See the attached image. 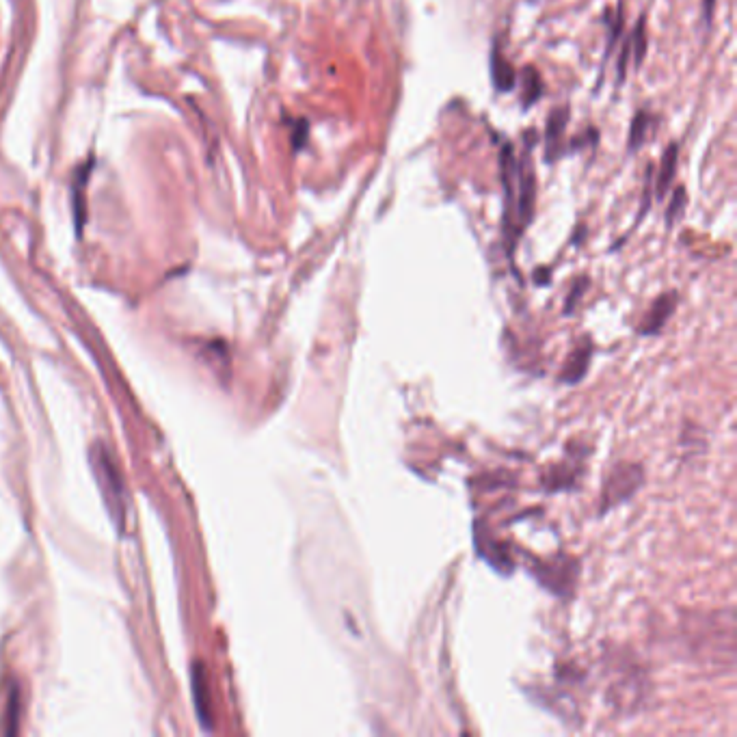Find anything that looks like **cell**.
I'll return each mask as SVG.
<instances>
[{"label":"cell","mask_w":737,"mask_h":737,"mask_svg":"<svg viewBox=\"0 0 737 737\" xmlns=\"http://www.w3.org/2000/svg\"><path fill=\"white\" fill-rule=\"evenodd\" d=\"M534 204H536V176H534V167H532V158L526 152L517 160V184H515V204H513V214L511 219L504 223V240H506V249L508 253L515 251V245L519 236L526 232V227L530 225L532 217H534Z\"/></svg>","instance_id":"1"},{"label":"cell","mask_w":737,"mask_h":737,"mask_svg":"<svg viewBox=\"0 0 737 737\" xmlns=\"http://www.w3.org/2000/svg\"><path fill=\"white\" fill-rule=\"evenodd\" d=\"M642 482H645V469L638 463L616 465L608 474L606 482H603L599 513L606 515L614 506H621L627 500H632L636 491L642 487Z\"/></svg>","instance_id":"2"},{"label":"cell","mask_w":737,"mask_h":737,"mask_svg":"<svg viewBox=\"0 0 737 737\" xmlns=\"http://www.w3.org/2000/svg\"><path fill=\"white\" fill-rule=\"evenodd\" d=\"M93 472H96L98 485L104 493V502L106 506H109L115 524L119 528H124L126 526L124 487H122V480H119L113 459L109 457V452H104L102 448H96V454H93Z\"/></svg>","instance_id":"3"},{"label":"cell","mask_w":737,"mask_h":737,"mask_svg":"<svg viewBox=\"0 0 737 737\" xmlns=\"http://www.w3.org/2000/svg\"><path fill=\"white\" fill-rule=\"evenodd\" d=\"M569 124V106H556V109L547 115L545 122V160L554 163L558 156L565 152V130Z\"/></svg>","instance_id":"4"},{"label":"cell","mask_w":737,"mask_h":737,"mask_svg":"<svg viewBox=\"0 0 737 737\" xmlns=\"http://www.w3.org/2000/svg\"><path fill=\"white\" fill-rule=\"evenodd\" d=\"M675 307H677V292H666L662 294V297L655 299L649 314L645 316V320H642L640 333H645V335L660 333L662 327L668 323L670 314L675 312Z\"/></svg>","instance_id":"5"},{"label":"cell","mask_w":737,"mask_h":737,"mask_svg":"<svg viewBox=\"0 0 737 737\" xmlns=\"http://www.w3.org/2000/svg\"><path fill=\"white\" fill-rule=\"evenodd\" d=\"M491 80H493V87L498 89L500 93L513 91L515 83H517L515 67H513L511 61H508L502 55L500 46H493V50H491Z\"/></svg>","instance_id":"6"},{"label":"cell","mask_w":737,"mask_h":737,"mask_svg":"<svg viewBox=\"0 0 737 737\" xmlns=\"http://www.w3.org/2000/svg\"><path fill=\"white\" fill-rule=\"evenodd\" d=\"M591 355H593V346L591 342H584V346L580 344L578 348H575V353L571 355L569 364L562 368V377L560 381H565L569 385L578 383L584 379V374L588 370V364H591Z\"/></svg>","instance_id":"7"},{"label":"cell","mask_w":737,"mask_h":737,"mask_svg":"<svg viewBox=\"0 0 737 737\" xmlns=\"http://www.w3.org/2000/svg\"><path fill=\"white\" fill-rule=\"evenodd\" d=\"M677 158H679V145H675V143L668 145L664 150V156H662L660 173H658V178H655V195H658V199L666 197L670 184H673V180H675Z\"/></svg>","instance_id":"8"},{"label":"cell","mask_w":737,"mask_h":737,"mask_svg":"<svg viewBox=\"0 0 737 737\" xmlns=\"http://www.w3.org/2000/svg\"><path fill=\"white\" fill-rule=\"evenodd\" d=\"M519 85H521V104H524L526 109L543 98V78L536 72V67L532 65L524 67Z\"/></svg>","instance_id":"9"},{"label":"cell","mask_w":737,"mask_h":737,"mask_svg":"<svg viewBox=\"0 0 737 737\" xmlns=\"http://www.w3.org/2000/svg\"><path fill=\"white\" fill-rule=\"evenodd\" d=\"M649 124H651V117H649L647 111L636 113L634 122H632V128H629V137H627V150L629 152L640 150L642 143H645V139H647Z\"/></svg>","instance_id":"10"},{"label":"cell","mask_w":737,"mask_h":737,"mask_svg":"<svg viewBox=\"0 0 737 737\" xmlns=\"http://www.w3.org/2000/svg\"><path fill=\"white\" fill-rule=\"evenodd\" d=\"M193 692H195V705H197V714L204 722V727H208V694H206V679H204V670L197 666L195 677H193Z\"/></svg>","instance_id":"11"},{"label":"cell","mask_w":737,"mask_h":737,"mask_svg":"<svg viewBox=\"0 0 737 737\" xmlns=\"http://www.w3.org/2000/svg\"><path fill=\"white\" fill-rule=\"evenodd\" d=\"M686 204H688V193H686V189H683V186H677L673 197H670L668 210H666V225H668V230L675 225V221L681 217L683 210H686Z\"/></svg>","instance_id":"12"},{"label":"cell","mask_w":737,"mask_h":737,"mask_svg":"<svg viewBox=\"0 0 737 737\" xmlns=\"http://www.w3.org/2000/svg\"><path fill=\"white\" fill-rule=\"evenodd\" d=\"M629 46L634 48V61L636 65L642 63V59H645V52H647V33H645V18H640L636 31L632 33V37H629Z\"/></svg>","instance_id":"13"},{"label":"cell","mask_w":737,"mask_h":737,"mask_svg":"<svg viewBox=\"0 0 737 737\" xmlns=\"http://www.w3.org/2000/svg\"><path fill=\"white\" fill-rule=\"evenodd\" d=\"M18 694L16 692H13L11 696H9V712H7V716H5V720L9 722V727H7V733H16V720H18Z\"/></svg>","instance_id":"14"},{"label":"cell","mask_w":737,"mask_h":737,"mask_svg":"<svg viewBox=\"0 0 737 737\" xmlns=\"http://www.w3.org/2000/svg\"><path fill=\"white\" fill-rule=\"evenodd\" d=\"M307 134H310V124H307V122H299V124H297V128H294V132H292L294 150H301V147H305V143H307Z\"/></svg>","instance_id":"15"},{"label":"cell","mask_w":737,"mask_h":737,"mask_svg":"<svg viewBox=\"0 0 737 737\" xmlns=\"http://www.w3.org/2000/svg\"><path fill=\"white\" fill-rule=\"evenodd\" d=\"M586 286H588V279H586V277L578 279V284L573 286V290H571V294H569V301H567V314H571V312H573V307H575V303H578L580 294H584Z\"/></svg>","instance_id":"16"},{"label":"cell","mask_w":737,"mask_h":737,"mask_svg":"<svg viewBox=\"0 0 737 737\" xmlns=\"http://www.w3.org/2000/svg\"><path fill=\"white\" fill-rule=\"evenodd\" d=\"M705 22H712V11H714V0H705Z\"/></svg>","instance_id":"17"}]
</instances>
